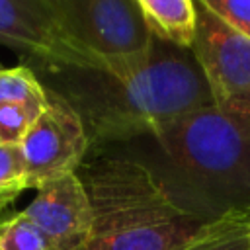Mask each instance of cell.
<instances>
[{
	"label": "cell",
	"instance_id": "6da1fadb",
	"mask_svg": "<svg viewBox=\"0 0 250 250\" xmlns=\"http://www.w3.org/2000/svg\"><path fill=\"white\" fill-rule=\"evenodd\" d=\"M49 90L80 115L90 146L127 143L158 125L213 105L211 90L191 53L152 37L146 53L104 68L41 72Z\"/></svg>",
	"mask_w": 250,
	"mask_h": 250
},
{
	"label": "cell",
	"instance_id": "7a4b0ae2",
	"mask_svg": "<svg viewBox=\"0 0 250 250\" xmlns=\"http://www.w3.org/2000/svg\"><path fill=\"white\" fill-rule=\"evenodd\" d=\"M146 137L156 154L143 162L184 211L203 221L250 213V98L174 117Z\"/></svg>",
	"mask_w": 250,
	"mask_h": 250
},
{
	"label": "cell",
	"instance_id": "3957f363",
	"mask_svg": "<svg viewBox=\"0 0 250 250\" xmlns=\"http://www.w3.org/2000/svg\"><path fill=\"white\" fill-rule=\"evenodd\" d=\"M76 174L92 205L86 250H178L215 223L184 211L139 158L100 156Z\"/></svg>",
	"mask_w": 250,
	"mask_h": 250
},
{
	"label": "cell",
	"instance_id": "277c9868",
	"mask_svg": "<svg viewBox=\"0 0 250 250\" xmlns=\"http://www.w3.org/2000/svg\"><path fill=\"white\" fill-rule=\"evenodd\" d=\"M0 43L33 62L39 72L104 68V62L76 43L51 0H0Z\"/></svg>",
	"mask_w": 250,
	"mask_h": 250
},
{
	"label": "cell",
	"instance_id": "5b68a950",
	"mask_svg": "<svg viewBox=\"0 0 250 250\" xmlns=\"http://www.w3.org/2000/svg\"><path fill=\"white\" fill-rule=\"evenodd\" d=\"M57 16L86 51L104 66L133 59L150 47L152 35L137 0H51Z\"/></svg>",
	"mask_w": 250,
	"mask_h": 250
},
{
	"label": "cell",
	"instance_id": "8992f818",
	"mask_svg": "<svg viewBox=\"0 0 250 250\" xmlns=\"http://www.w3.org/2000/svg\"><path fill=\"white\" fill-rule=\"evenodd\" d=\"M29 188L80 170L90 141L80 115L57 92L47 88V105L20 143Z\"/></svg>",
	"mask_w": 250,
	"mask_h": 250
},
{
	"label": "cell",
	"instance_id": "52a82bcc",
	"mask_svg": "<svg viewBox=\"0 0 250 250\" xmlns=\"http://www.w3.org/2000/svg\"><path fill=\"white\" fill-rule=\"evenodd\" d=\"M195 14L191 53L215 105L250 98V39L225 23L203 0H195Z\"/></svg>",
	"mask_w": 250,
	"mask_h": 250
},
{
	"label": "cell",
	"instance_id": "ba28073f",
	"mask_svg": "<svg viewBox=\"0 0 250 250\" xmlns=\"http://www.w3.org/2000/svg\"><path fill=\"white\" fill-rule=\"evenodd\" d=\"M23 213L59 250H86L92 234V205L76 172L41 184Z\"/></svg>",
	"mask_w": 250,
	"mask_h": 250
},
{
	"label": "cell",
	"instance_id": "9c48e42d",
	"mask_svg": "<svg viewBox=\"0 0 250 250\" xmlns=\"http://www.w3.org/2000/svg\"><path fill=\"white\" fill-rule=\"evenodd\" d=\"M152 37L182 49H191L195 39V2L191 0H137Z\"/></svg>",
	"mask_w": 250,
	"mask_h": 250
},
{
	"label": "cell",
	"instance_id": "30bf717a",
	"mask_svg": "<svg viewBox=\"0 0 250 250\" xmlns=\"http://www.w3.org/2000/svg\"><path fill=\"white\" fill-rule=\"evenodd\" d=\"M0 104L25 105L35 117L47 105V88L29 66L0 70Z\"/></svg>",
	"mask_w": 250,
	"mask_h": 250
},
{
	"label": "cell",
	"instance_id": "8fae6325",
	"mask_svg": "<svg viewBox=\"0 0 250 250\" xmlns=\"http://www.w3.org/2000/svg\"><path fill=\"white\" fill-rule=\"evenodd\" d=\"M178 250H250V213L215 221L205 232Z\"/></svg>",
	"mask_w": 250,
	"mask_h": 250
},
{
	"label": "cell",
	"instance_id": "7c38bea8",
	"mask_svg": "<svg viewBox=\"0 0 250 250\" xmlns=\"http://www.w3.org/2000/svg\"><path fill=\"white\" fill-rule=\"evenodd\" d=\"M0 250H59V248L23 211H18L0 219Z\"/></svg>",
	"mask_w": 250,
	"mask_h": 250
},
{
	"label": "cell",
	"instance_id": "4fadbf2b",
	"mask_svg": "<svg viewBox=\"0 0 250 250\" xmlns=\"http://www.w3.org/2000/svg\"><path fill=\"white\" fill-rule=\"evenodd\" d=\"M29 188L20 145H0V211Z\"/></svg>",
	"mask_w": 250,
	"mask_h": 250
},
{
	"label": "cell",
	"instance_id": "5bb4252c",
	"mask_svg": "<svg viewBox=\"0 0 250 250\" xmlns=\"http://www.w3.org/2000/svg\"><path fill=\"white\" fill-rule=\"evenodd\" d=\"M37 117L20 104H0V143L20 145Z\"/></svg>",
	"mask_w": 250,
	"mask_h": 250
},
{
	"label": "cell",
	"instance_id": "9a60e30c",
	"mask_svg": "<svg viewBox=\"0 0 250 250\" xmlns=\"http://www.w3.org/2000/svg\"><path fill=\"white\" fill-rule=\"evenodd\" d=\"M225 23L250 39V0H203Z\"/></svg>",
	"mask_w": 250,
	"mask_h": 250
},
{
	"label": "cell",
	"instance_id": "2e32d148",
	"mask_svg": "<svg viewBox=\"0 0 250 250\" xmlns=\"http://www.w3.org/2000/svg\"><path fill=\"white\" fill-rule=\"evenodd\" d=\"M0 70H2V64H0Z\"/></svg>",
	"mask_w": 250,
	"mask_h": 250
},
{
	"label": "cell",
	"instance_id": "e0dca14e",
	"mask_svg": "<svg viewBox=\"0 0 250 250\" xmlns=\"http://www.w3.org/2000/svg\"><path fill=\"white\" fill-rule=\"evenodd\" d=\"M0 145H2V143H0Z\"/></svg>",
	"mask_w": 250,
	"mask_h": 250
}]
</instances>
